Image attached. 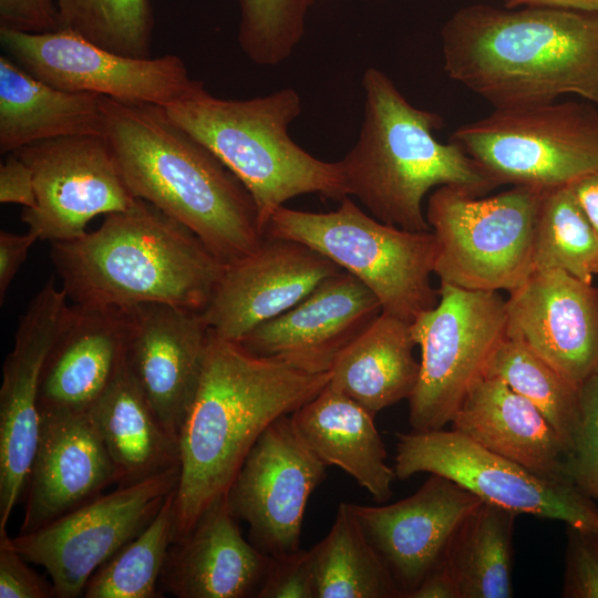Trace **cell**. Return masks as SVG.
Instances as JSON below:
<instances>
[{"label":"cell","mask_w":598,"mask_h":598,"mask_svg":"<svg viewBox=\"0 0 598 598\" xmlns=\"http://www.w3.org/2000/svg\"><path fill=\"white\" fill-rule=\"evenodd\" d=\"M450 79L494 109L574 94L598 107V12L475 3L441 30Z\"/></svg>","instance_id":"cell-1"},{"label":"cell","mask_w":598,"mask_h":598,"mask_svg":"<svg viewBox=\"0 0 598 598\" xmlns=\"http://www.w3.org/2000/svg\"><path fill=\"white\" fill-rule=\"evenodd\" d=\"M330 377L254 354L210 330L199 385L178 435L174 542L227 495L262 432L317 396Z\"/></svg>","instance_id":"cell-2"},{"label":"cell","mask_w":598,"mask_h":598,"mask_svg":"<svg viewBox=\"0 0 598 598\" xmlns=\"http://www.w3.org/2000/svg\"><path fill=\"white\" fill-rule=\"evenodd\" d=\"M106 136L124 183L184 225L224 264L261 244L256 204L241 182L163 107L102 100Z\"/></svg>","instance_id":"cell-3"},{"label":"cell","mask_w":598,"mask_h":598,"mask_svg":"<svg viewBox=\"0 0 598 598\" xmlns=\"http://www.w3.org/2000/svg\"><path fill=\"white\" fill-rule=\"evenodd\" d=\"M50 245L68 299L86 306L163 303L203 312L226 266L188 228L140 198L105 215L96 230Z\"/></svg>","instance_id":"cell-4"},{"label":"cell","mask_w":598,"mask_h":598,"mask_svg":"<svg viewBox=\"0 0 598 598\" xmlns=\"http://www.w3.org/2000/svg\"><path fill=\"white\" fill-rule=\"evenodd\" d=\"M362 87L360 134L338 163L346 195L371 216L426 231L431 227L422 204L432 188L456 186L482 196L498 187L460 145L436 140L441 115L412 105L384 72L368 68Z\"/></svg>","instance_id":"cell-5"},{"label":"cell","mask_w":598,"mask_h":598,"mask_svg":"<svg viewBox=\"0 0 598 598\" xmlns=\"http://www.w3.org/2000/svg\"><path fill=\"white\" fill-rule=\"evenodd\" d=\"M163 109L246 187L264 235L272 214L296 196L318 194L338 202L347 196L339 163L312 156L290 137L289 126L302 110L291 87L229 100L194 80L183 97Z\"/></svg>","instance_id":"cell-6"},{"label":"cell","mask_w":598,"mask_h":598,"mask_svg":"<svg viewBox=\"0 0 598 598\" xmlns=\"http://www.w3.org/2000/svg\"><path fill=\"white\" fill-rule=\"evenodd\" d=\"M265 236L317 250L363 282L379 299L382 312L410 324L439 302V290L431 283L437 255L433 231L380 221L349 196L328 213L282 206L270 217Z\"/></svg>","instance_id":"cell-7"},{"label":"cell","mask_w":598,"mask_h":598,"mask_svg":"<svg viewBox=\"0 0 598 598\" xmlns=\"http://www.w3.org/2000/svg\"><path fill=\"white\" fill-rule=\"evenodd\" d=\"M545 190L514 186L482 198L461 187H437L425 217L437 241L440 282L482 291L519 287L535 270V226Z\"/></svg>","instance_id":"cell-8"},{"label":"cell","mask_w":598,"mask_h":598,"mask_svg":"<svg viewBox=\"0 0 598 598\" xmlns=\"http://www.w3.org/2000/svg\"><path fill=\"white\" fill-rule=\"evenodd\" d=\"M450 141L498 186L553 189L598 171V107L554 101L494 109L457 127Z\"/></svg>","instance_id":"cell-9"},{"label":"cell","mask_w":598,"mask_h":598,"mask_svg":"<svg viewBox=\"0 0 598 598\" xmlns=\"http://www.w3.org/2000/svg\"><path fill=\"white\" fill-rule=\"evenodd\" d=\"M437 305L411 324L421 349L420 375L409 399L413 431L441 430L452 422L472 386L506 338V300L498 291L441 283Z\"/></svg>","instance_id":"cell-10"},{"label":"cell","mask_w":598,"mask_h":598,"mask_svg":"<svg viewBox=\"0 0 598 598\" xmlns=\"http://www.w3.org/2000/svg\"><path fill=\"white\" fill-rule=\"evenodd\" d=\"M394 472L437 474L484 502L519 514L598 530V506L573 483L551 480L497 455L456 431L396 433Z\"/></svg>","instance_id":"cell-11"},{"label":"cell","mask_w":598,"mask_h":598,"mask_svg":"<svg viewBox=\"0 0 598 598\" xmlns=\"http://www.w3.org/2000/svg\"><path fill=\"white\" fill-rule=\"evenodd\" d=\"M179 475L175 467L117 486L32 533L11 537L12 544L47 570L56 598L83 596L92 575L154 519Z\"/></svg>","instance_id":"cell-12"},{"label":"cell","mask_w":598,"mask_h":598,"mask_svg":"<svg viewBox=\"0 0 598 598\" xmlns=\"http://www.w3.org/2000/svg\"><path fill=\"white\" fill-rule=\"evenodd\" d=\"M0 43L21 68L65 91L166 107L194 83L178 55L126 56L62 29L45 33L0 29Z\"/></svg>","instance_id":"cell-13"},{"label":"cell","mask_w":598,"mask_h":598,"mask_svg":"<svg viewBox=\"0 0 598 598\" xmlns=\"http://www.w3.org/2000/svg\"><path fill=\"white\" fill-rule=\"evenodd\" d=\"M33 175L35 206L21 220L40 240L66 241L99 215L124 210L135 197L124 183L104 134L35 142L14 152Z\"/></svg>","instance_id":"cell-14"},{"label":"cell","mask_w":598,"mask_h":598,"mask_svg":"<svg viewBox=\"0 0 598 598\" xmlns=\"http://www.w3.org/2000/svg\"><path fill=\"white\" fill-rule=\"evenodd\" d=\"M327 468L298 435L290 414L262 432L226 495L234 515L247 523L256 548L269 556L300 549L307 503Z\"/></svg>","instance_id":"cell-15"},{"label":"cell","mask_w":598,"mask_h":598,"mask_svg":"<svg viewBox=\"0 0 598 598\" xmlns=\"http://www.w3.org/2000/svg\"><path fill=\"white\" fill-rule=\"evenodd\" d=\"M69 299L51 276L20 317L0 388V533L23 496L40 432V384Z\"/></svg>","instance_id":"cell-16"},{"label":"cell","mask_w":598,"mask_h":598,"mask_svg":"<svg viewBox=\"0 0 598 598\" xmlns=\"http://www.w3.org/2000/svg\"><path fill=\"white\" fill-rule=\"evenodd\" d=\"M340 271L338 265L302 243L265 236L254 252L225 266L202 313L215 334L240 341Z\"/></svg>","instance_id":"cell-17"},{"label":"cell","mask_w":598,"mask_h":598,"mask_svg":"<svg viewBox=\"0 0 598 598\" xmlns=\"http://www.w3.org/2000/svg\"><path fill=\"white\" fill-rule=\"evenodd\" d=\"M483 502L457 483L437 474L411 496L390 505L349 503L402 598L444 559L462 522Z\"/></svg>","instance_id":"cell-18"},{"label":"cell","mask_w":598,"mask_h":598,"mask_svg":"<svg viewBox=\"0 0 598 598\" xmlns=\"http://www.w3.org/2000/svg\"><path fill=\"white\" fill-rule=\"evenodd\" d=\"M506 334L574 385L598 370V288L560 269L534 270L506 299Z\"/></svg>","instance_id":"cell-19"},{"label":"cell","mask_w":598,"mask_h":598,"mask_svg":"<svg viewBox=\"0 0 598 598\" xmlns=\"http://www.w3.org/2000/svg\"><path fill=\"white\" fill-rule=\"evenodd\" d=\"M381 313L377 296L342 270L238 342L254 354L277 359L299 371L326 373Z\"/></svg>","instance_id":"cell-20"},{"label":"cell","mask_w":598,"mask_h":598,"mask_svg":"<svg viewBox=\"0 0 598 598\" xmlns=\"http://www.w3.org/2000/svg\"><path fill=\"white\" fill-rule=\"evenodd\" d=\"M126 361L165 430L178 441L203 373L209 328L200 311L146 303L127 308Z\"/></svg>","instance_id":"cell-21"},{"label":"cell","mask_w":598,"mask_h":598,"mask_svg":"<svg viewBox=\"0 0 598 598\" xmlns=\"http://www.w3.org/2000/svg\"><path fill=\"white\" fill-rule=\"evenodd\" d=\"M40 415L18 534L54 522L116 484L114 464L86 412L43 410Z\"/></svg>","instance_id":"cell-22"},{"label":"cell","mask_w":598,"mask_h":598,"mask_svg":"<svg viewBox=\"0 0 598 598\" xmlns=\"http://www.w3.org/2000/svg\"><path fill=\"white\" fill-rule=\"evenodd\" d=\"M226 496L172 543L159 590L177 598H257L271 556L241 535Z\"/></svg>","instance_id":"cell-23"},{"label":"cell","mask_w":598,"mask_h":598,"mask_svg":"<svg viewBox=\"0 0 598 598\" xmlns=\"http://www.w3.org/2000/svg\"><path fill=\"white\" fill-rule=\"evenodd\" d=\"M127 309L69 305L41 375L40 411L86 412L125 360Z\"/></svg>","instance_id":"cell-24"},{"label":"cell","mask_w":598,"mask_h":598,"mask_svg":"<svg viewBox=\"0 0 598 598\" xmlns=\"http://www.w3.org/2000/svg\"><path fill=\"white\" fill-rule=\"evenodd\" d=\"M451 424L482 447L538 475L570 482L563 439L533 403L499 379L484 377L476 382Z\"/></svg>","instance_id":"cell-25"},{"label":"cell","mask_w":598,"mask_h":598,"mask_svg":"<svg viewBox=\"0 0 598 598\" xmlns=\"http://www.w3.org/2000/svg\"><path fill=\"white\" fill-rule=\"evenodd\" d=\"M290 419L305 444L327 466L348 473L379 504L391 497L396 475L385 463L374 416L363 406L328 383Z\"/></svg>","instance_id":"cell-26"},{"label":"cell","mask_w":598,"mask_h":598,"mask_svg":"<svg viewBox=\"0 0 598 598\" xmlns=\"http://www.w3.org/2000/svg\"><path fill=\"white\" fill-rule=\"evenodd\" d=\"M116 471L127 486L181 467L178 441L163 426L125 360L86 411Z\"/></svg>","instance_id":"cell-27"},{"label":"cell","mask_w":598,"mask_h":598,"mask_svg":"<svg viewBox=\"0 0 598 598\" xmlns=\"http://www.w3.org/2000/svg\"><path fill=\"white\" fill-rule=\"evenodd\" d=\"M103 96L54 87L0 56V153L35 142L104 134Z\"/></svg>","instance_id":"cell-28"},{"label":"cell","mask_w":598,"mask_h":598,"mask_svg":"<svg viewBox=\"0 0 598 598\" xmlns=\"http://www.w3.org/2000/svg\"><path fill=\"white\" fill-rule=\"evenodd\" d=\"M411 324L382 312L339 355L329 385L373 416L410 399L420 375Z\"/></svg>","instance_id":"cell-29"},{"label":"cell","mask_w":598,"mask_h":598,"mask_svg":"<svg viewBox=\"0 0 598 598\" xmlns=\"http://www.w3.org/2000/svg\"><path fill=\"white\" fill-rule=\"evenodd\" d=\"M517 513L482 502L454 533L444 563L461 598H509L513 535Z\"/></svg>","instance_id":"cell-30"},{"label":"cell","mask_w":598,"mask_h":598,"mask_svg":"<svg viewBox=\"0 0 598 598\" xmlns=\"http://www.w3.org/2000/svg\"><path fill=\"white\" fill-rule=\"evenodd\" d=\"M317 598H402L350 504H339L328 535L310 548Z\"/></svg>","instance_id":"cell-31"},{"label":"cell","mask_w":598,"mask_h":598,"mask_svg":"<svg viewBox=\"0 0 598 598\" xmlns=\"http://www.w3.org/2000/svg\"><path fill=\"white\" fill-rule=\"evenodd\" d=\"M534 269H560L587 283L598 275V233L570 185L543 193L535 226Z\"/></svg>","instance_id":"cell-32"},{"label":"cell","mask_w":598,"mask_h":598,"mask_svg":"<svg viewBox=\"0 0 598 598\" xmlns=\"http://www.w3.org/2000/svg\"><path fill=\"white\" fill-rule=\"evenodd\" d=\"M166 498L154 519L90 578L85 598H159V578L174 542V499Z\"/></svg>","instance_id":"cell-33"},{"label":"cell","mask_w":598,"mask_h":598,"mask_svg":"<svg viewBox=\"0 0 598 598\" xmlns=\"http://www.w3.org/2000/svg\"><path fill=\"white\" fill-rule=\"evenodd\" d=\"M485 377L499 379L533 403L557 431L567 448L578 417V386L524 342L508 336L493 354Z\"/></svg>","instance_id":"cell-34"},{"label":"cell","mask_w":598,"mask_h":598,"mask_svg":"<svg viewBox=\"0 0 598 598\" xmlns=\"http://www.w3.org/2000/svg\"><path fill=\"white\" fill-rule=\"evenodd\" d=\"M55 6L60 29L122 55L151 56L150 0H55Z\"/></svg>","instance_id":"cell-35"},{"label":"cell","mask_w":598,"mask_h":598,"mask_svg":"<svg viewBox=\"0 0 598 598\" xmlns=\"http://www.w3.org/2000/svg\"><path fill=\"white\" fill-rule=\"evenodd\" d=\"M316 0H239L238 42L260 66H276L300 43Z\"/></svg>","instance_id":"cell-36"},{"label":"cell","mask_w":598,"mask_h":598,"mask_svg":"<svg viewBox=\"0 0 598 598\" xmlns=\"http://www.w3.org/2000/svg\"><path fill=\"white\" fill-rule=\"evenodd\" d=\"M579 410L566 452L569 481L598 506V370L578 388Z\"/></svg>","instance_id":"cell-37"},{"label":"cell","mask_w":598,"mask_h":598,"mask_svg":"<svg viewBox=\"0 0 598 598\" xmlns=\"http://www.w3.org/2000/svg\"><path fill=\"white\" fill-rule=\"evenodd\" d=\"M564 598H598V530L566 525Z\"/></svg>","instance_id":"cell-38"},{"label":"cell","mask_w":598,"mask_h":598,"mask_svg":"<svg viewBox=\"0 0 598 598\" xmlns=\"http://www.w3.org/2000/svg\"><path fill=\"white\" fill-rule=\"evenodd\" d=\"M257 598H317L310 549L271 556Z\"/></svg>","instance_id":"cell-39"},{"label":"cell","mask_w":598,"mask_h":598,"mask_svg":"<svg viewBox=\"0 0 598 598\" xmlns=\"http://www.w3.org/2000/svg\"><path fill=\"white\" fill-rule=\"evenodd\" d=\"M7 530L0 533V598H53V584L28 566Z\"/></svg>","instance_id":"cell-40"},{"label":"cell","mask_w":598,"mask_h":598,"mask_svg":"<svg viewBox=\"0 0 598 598\" xmlns=\"http://www.w3.org/2000/svg\"><path fill=\"white\" fill-rule=\"evenodd\" d=\"M0 29L45 33L60 29L53 0H0Z\"/></svg>","instance_id":"cell-41"},{"label":"cell","mask_w":598,"mask_h":598,"mask_svg":"<svg viewBox=\"0 0 598 598\" xmlns=\"http://www.w3.org/2000/svg\"><path fill=\"white\" fill-rule=\"evenodd\" d=\"M0 202L19 204L25 209L35 206L32 172L14 152L7 154L0 165Z\"/></svg>","instance_id":"cell-42"},{"label":"cell","mask_w":598,"mask_h":598,"mask_svg":"<svg viewBox=\"0 0 598 598\" xmlns=\"http://www.w3.org/2000/svg\"><path fill=\"white\" fill-rule=\"evenodd\" d=\"M39 240L31 231L14 234L0 231V301L4 300L7 291L20 267L25 261L30 248Z\"/></svg>","instance_id":"cell-43"},{"label":"cell","mask_w":598,"mask_h":598,"mask_svg":"<svg viewBox=\"0 0 598 598\" xmlns=\"http://www.w3.org/2000/svg\"><path fill=\"white\" fill-rule=\"evenodd\" d=\"M408 598H461L460 587L448 567L441 563Z\"/></svg>","instance_id":"cell-44"},{"label":"cell","mask_w":598,"mask_h":598,"mask_svg":"<svg viewBox=\"0 0 598 598\" xmlns=\"http://www.w3.org/2000/svg\"><path fill=\"white\" fill-rule=\"evenodd\" d=\"M570 186L585 215L598 233V171L579 178Z\"/></svg>","instance_id":"cell-45"},{"label":"cell","mask_w":598,"mask_h":598,"mask_svg":"<svg viewBox=\"0 0 598 598\" xmlns=\"http://www.w3.org/2000/svg\"><path fill=\"white\" fill-rule=\"evenodd\" d=\"M505 8L547 7L598 12V0H503Z\"/></svg>","instance_id":"cell-46"}]
</instances>
